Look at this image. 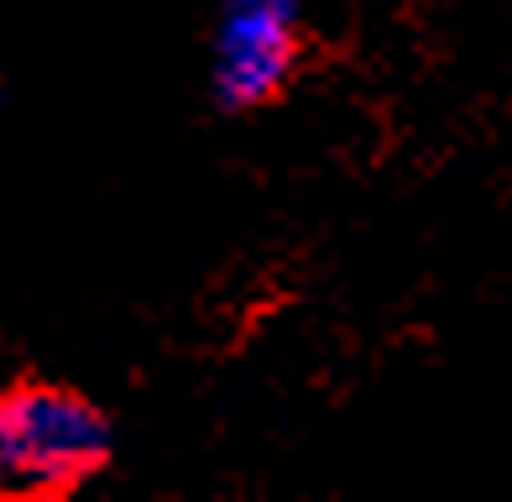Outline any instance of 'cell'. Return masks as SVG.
<instances>
[{
	"label": "cell",
	"mask_w": 512,
	"mask_h": 502,
	"mask_svg": "<svg viewBox=\"0 0 512 502\" xmlns=\"http://www.w3.org/2000/svg\"><path fill=\"white\" fill-rule=\"evenodd\" d=\"M115 429L105 408L53 377L0 387V482L21 497H68L110 471Z\"/></svg>",
	"instance_id": "1"
},
{
	"label": "cell",
	"mask_w": 512,
	"mask_h": 502,
	"mask_svg": "<svg viewBox=\"0 0 512 502\" xmlns=\"http://www.w3.org/2000/svg\"><path fill=\"white\" fill-rule=\"evenodd\" d=\"M309 37L304 27L277 6H246L241 16H230V27L220 37V58H215V95L225 110H262L272 100H283L298 68H304Z\"/></svg>",
	"instance_id": "2"
}]
</instances>
